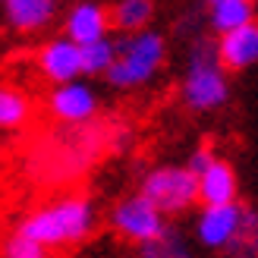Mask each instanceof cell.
Returning a JSON list of instances; mask_svg holds the SVG:
<instances>
[{
	"instance_id": "cell-6",
	"label": "cell",
	"mask_w": 258,
	"mask_h": 258,
	"mask_svg": "<svg viewBox=\"0 0 258 258\" xmlns=\"http://www.w3.org/2000/svg\"><path fill=\"white\" fill-rule=\"evenodd\" d=\"M242 205L224 202V205H202L196 217V239L205 249H227L230 239L236 236Z\"/></svg>"
},
{
	"instance_id": "cell-14",
	"label": "cell",
	"mask_w": 258,
	"mask_h": 258,
	"mask_svg": "<svg viewBox=\"0 0 258 258\" xmlns=\"http://www.w3.org/2000/svg\"><path fill=\"white\" fill-rule=\"evenodd\" d=\"M57 211L63 217V227H67V242H82L95 227V208L88 199H60Z\"/></svg>"
},
{
	"instance_id": "cell-2",
	"label": "cell",
	"mask_w": 258,
	"mask_h": 258,
	"mask_svg": "<svg viewBox=\"0 0 258 258\" xmlns=\"http://www.w3.org/2000/svg\"><path fill=\"white\" fill-rule=\"evenodd\" d=\"M164 57H167V41L161 32H151V29L126 32L123 41H117V60H113L104 79L113 88L145 85L164 67Z\"/></svg>"
},
{
	"instance_id": "cell-19",
	"label": "cell",
	"mask_w": 258,
	"mask_h": 258,
	"mask_svg": "<svg viewBox=\"0 0 258 258\" xmlns=\"http://www.w3.org/2000/svg\"><path fill=\"white\" fill-rule=\"evenodd\" d=\"M29 98H25L19 88H0V126L4 129H19L25 120H29Z\"/></svg>"
},
{
	"instance_id": "cell-1",
	"label": "cell",
	"mask_w": 258,
	"mask_h": 258,
	"mask_svg": "<svg viewBox=\"0 0 258 258\" xmlns=\"http://www.w3.org/2000/svg\"><path fill=\"white\" fill-rule=\"evenodd\" d=\"M227 67L221 63L217 54V44L211 41H196L189 50V63L183 73V85H179V95H183V104L189 110H217L221 104H227L230 85H227Z\"/></svg>"
},
{
	"instance_id": "cell-18",
	"label": "cell",
	"mask_w": 258,
	"mask_h": 258,
	"mask_svg": "<svg viewBox=\"0 0 258 258\" xmlns=\"http://www.w3.org/2000/svg\"><path fill=\"white\" fill-rule=\"evenodd\" d=\"M117 60V41L110 38H98V41L82 44V73L85 76H107V70Z\"/></svg>"
},
{
	"instance_id": "cell-3",
	"label": "cell",
	"mask_w": 258,
	"mask_h": 258,
	"mask_svg": "<svg viewBox=\"0 0 258 258\" xmlns=\"http://www.w3.org/2000/svg\"><path fill=\"white\" fill-rule=\"evenodd\" d=\"M142 192L158 205V208L170 214H183L192 205L202 202L199 189V173H192L189 167H154L142 179Z\"/></svg>"
},
{
	"instance_id": "cell-9",
	"label": "cell",
	"mask_w": 258,
	"mask_h": 258,
	"mask_svg": "<svg viewBox=\"0 0 258 258\" xmlns=\"http://www.w3.org/2000/svg\"><path fill=\"white\" fill-rule=\"evenodd\" d=\"M110 13L95 4V0H82V4H76L67 19H63V32L70 38H76L79 44H88V41H98V38H104L107 29H110Z\"/></svg>"
},
{
	"instance_id": "cell-11",
	"label": "cell",
	"mask_w": 258,
	"mask_h": 258,
	"mask_svg": "<svg viewBox=\"0 0 258 258\" xmlns=\"http://www.w3.org/2000/svg\"><path fill=\"white\" fill-rule=\"evenodd\" d=\"M16 230H22L25 236H32L38 242H44L47 249L70 246V242H67V227H63V217L57 211V205H50V208H38L32 214H25Z\"/></svg>"
},
{
	"instance_id": "cell-21",
	"label": "cell",
	"mask_w": 258,
	"mask_h": 258,
	"mask_svg": "<svg viewBox=\"0 0 258 258\" xmlns=\"http://www.w3.org/2000/svg\"><path fill=\"white\" fill-rule=\"evenodd\" d=\"M214 161H217V158H214V148H211V145H199L196 151L189 154L186 167H189L192 173H205V170H208V167H211Z\"/></svg>"
},
{
	"instance_id": "cell-10",
	"label": "cell",
	"mask_w": 258,
	"mask_h": 258,
	"mask_svg": "<svg viewBox=\"0 0 258 258\" xmlns=\"http://www.w3.org/2000/svg\"><path fill=\"white\" fill-rule=\"evenodd\" d=\"M4 16L10 29L29 35L54 22L57 0H4Z\"/></svg>"
},
{
	"instance_id": "cell-4",
	"label": "cell",
	"mask_w": 258,
	"mask_h": 258,
	"mask_svg": "<svg viewBox=\"0 0 258 258\" xmlns=\"http://www.w3.org/2000/svg\"><path fill=\"white\" fill-rule=\"evenodd\" d=\"M164 211L154 205L145 192H136V196H129V199H123L117 208H113V214H110V224H113V230L123 236V239H129V242H136V246H142V242H148L151 236H158L161 230L167 227L164 224Z\"/></svg>"
},
{
	"instance_id": "cell-13",
	"label": "cell",
	"mask_w": 258,
	"mask_h": 258,
	"mask_svg": "<svg viewBox=\"0 0 258 258\" xmlns=\"http://www.w3.org/2000/svg\"><path fill=\"white\" fill-rule=\"evenodd\" d=\"M252 19H255V0H211L208 25L217 35L233 32L239 25H249Z\"/></svg>"
},
{
	"instance_id": "cell-12",
	"label": "cell",
	"mask_w": 258,
	"mask_h": 258,
	"mask_svg": "<svg viewBox=\"0 0 258 258\" xmlns=\"http://www.w3.org/2000/svg\"><path fill=\"white\" fill-rule=\"evenodd\" d=\"M199 189H202V205H224L236 202V170L227 161L217 158L205 173H199Z\"/></svg>"
},
{
	"instance_id": "cell-8",
	"label": "cell",
	"mask_w": 258,
	"mask_h": 258,
	"mask_svg": "<svg viewBox=\"0 0 258 258\" xmlns=\"http://www.w3.org/2000/svg\"><path fill=\"white\" fill-rule=\"evenodd\" d=\"M217 54L230 73H242L258 63V22L239 25L233 32H224L217 38Z\"/></svg>"
},
{
	"instance_id": "cell-15",
	"label": "cell",
	"mask_w": 258,
	"mask_h": 258,
	"mask_svg": "<svg viewBox=\"0 0 258 258\" xmlns=\"http://www.w3.org/2000/svg\"><path fill=\"white\" fill-rule=\"evenodd\" d=\"M139 258H192L186 236L176 227H164L158 236L139 246Z\"/></svg>"
},
{
	"instance_id": "cell-7",
	"label": "cell",
	"mask_w": 258,
	"mask_h": 258,
	"mask_svg": "<svg viewBox=\"0 0 258 258\" xmlns=\"http://www.w3.org/2000/svg\"><path fill=\"white\" fill-rule=\"evenodd\" d=\"M47 107L63 123H88L95 117V110H98V98H95L88 82L73 79V82L54 85V92L47 98Z\"/></svg>"
},
{
	"instance_id": "cell-22",
	"label": "cell",
	"mask_w": 258,
	"mask_h": 258,
	"mask_svg": "<svg viewBox=\"0 0 258 258\" xmlns=\"http://www.w3.org/2000/svg\"><path fill=\"white\" fill-rule=\"evenodd\" d=\"M208 4H211V0H208Z\"/></svg>"
},
{
	"instance_id": "cell-5",
	"label": "cell",
	"mask_w": 258,
	"mask_h": 258,
	"mask_svg": "<svg viewBox=\"0 0 258 258\" xmlns=\"http://www.w3.org/2000/svg\"><path fill=\"white\" fill-rule=\"evenodd\" d=\"M38 70L54 85L79 79V76H85L82 73V44L76 41V38H70L67 32L60 38H50V41L38 50Z\"/></svg>"
},
{
	"instance_id": "cell-16",
	"label": "cell",
	"mask_w": 258,
	"mask_h": 258,
	"mask_svg": "<svg viewBox=\"0 0 258 258\" xmlns=\"http://www.w3.org/2000/svg\"><path fill=\"white\" fill-rule=\"evenodd\" d=\"M227 258H258V211L242 208L236 236L230 239V246L224 249Z\"/></svg>"
},
{
	"instance_id": "cell-17",
	"label": "cell",
	"mask_w": 258,
	"mask_h": 258,
	"mask_svg": "<svg viewBox=\"0 0 258 258\" xmlns=\"http://www.w3.org/2000/svg\"><path fill=\"white\" fill-rule=\"evenodd\" d=\"M110 19L123 32L148 29V22L154 19V0H117V4H113Z\"/></svg>"
},
{
	"instance_id": "cell-20",
	"label": "cell",
	"mask_w": 258,
	"mask_h": 258,
	"mask_svg": "<svg viewBox=\"0 0 258 258\" xmlns=\"http://www.w3.org/2000/svg\"><path fill=\"white\" fill-rule=\"evenodd\" d=\"M4 258H47V246L25 236L22 230H13L4 239Z\"/></svg>"
}]
</instances>
